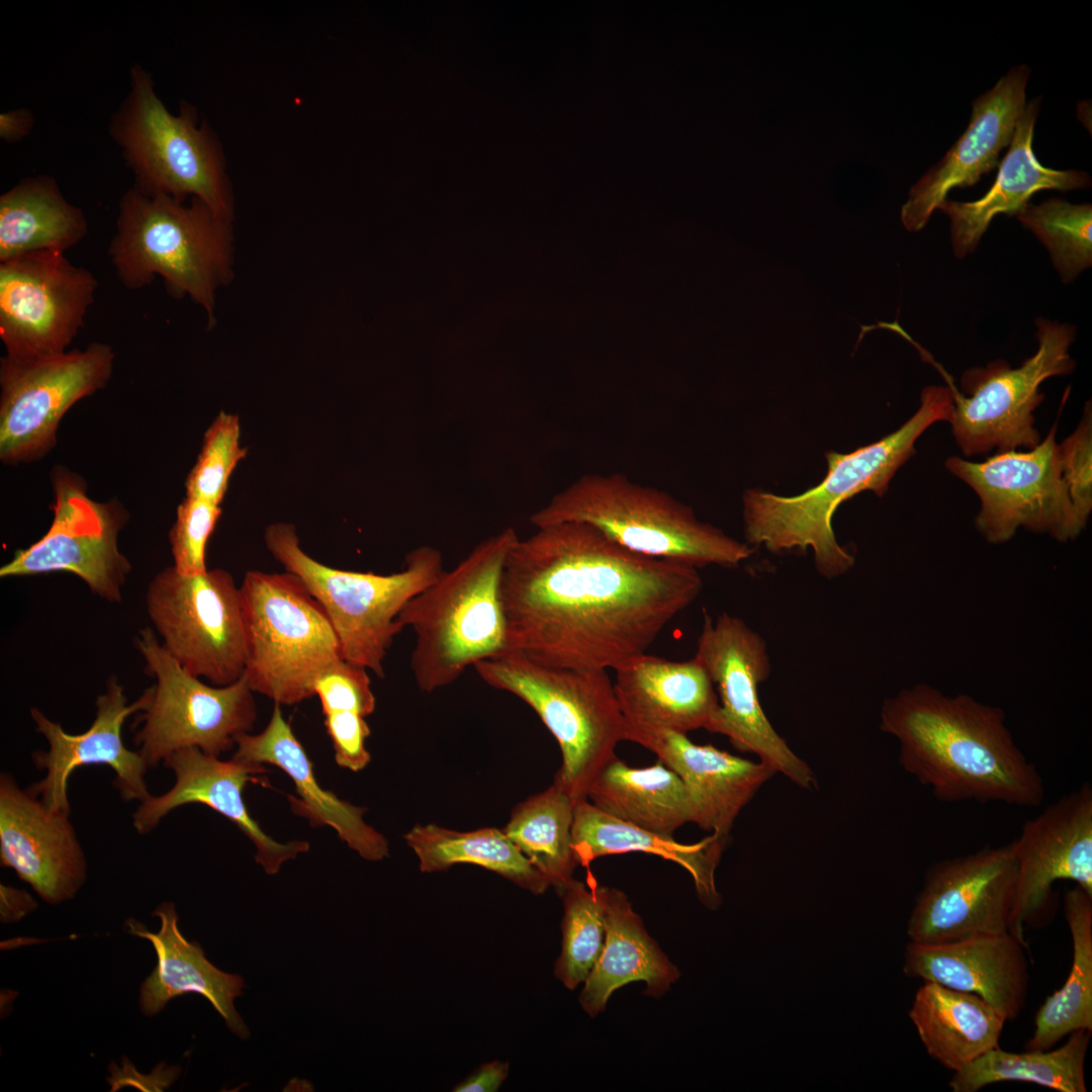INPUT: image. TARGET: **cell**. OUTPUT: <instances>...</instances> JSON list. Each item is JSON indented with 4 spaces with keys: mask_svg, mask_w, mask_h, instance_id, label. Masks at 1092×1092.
Listing matches in <instances>:
<instances>
[{
    "mask_svg": "<svg viewBox=\"0 0 1092 1092\" xmlns=\"http://www.w3.org/2000/svg\"><path fill=\"white\" fill-rule=\"evenodd\" d=\"M98 287L66 253L39 252L0 262V340L5 356L32 359L68 351Z\"/></svg>",
    "mask_w": 1092,
    "mask_h": 1092,
    "instance_id": "cell-18",
    "label": "cell"
},
{
    "mask_svg": "<svg viewBox=\"0 0 1092 1092\" xmlns=\"http://www.w3.org/2000/svg\"><path fill=\"white\" fill-rule=\"evenodd\" d=\"M324 716L337 764L352 771L364 769L371 760L365 746L371 730L365 717L349 711L331 712Z\"/></svg>",
    "mask_w": 1092,
    "mask_h": 1092,
    "instance_id": "cell-46",
    "label": "cell"
},
{
    "mask_svg": "<svg viewBox=\"0 0 1092 1092\" xmlns=\"http://www.w3.org/2000/svg\"><path fill=\"white\" fill-rule=\"evenodd\" d=\"M36 904L24 891L1 885V920L12 922L32 911Z\"/></svg>",
    "mask_w": 1092,
    "mask_h": 1092,
    "instance_id": "cell-49",
    "label": "cell"
},
{
    "mask_svg": "<svg viewBox=\"0 0 1092 1092\" xmlns=\"http://www.w3.org/2000/svg\"><path fill=\"white\" fill-rule=\"evenodd\" d=\"M0 861L53 905L74 898L86 880L70 814L51 810L7 772L0 776Z\"/></svg>",
    "mask_w": 1092,
    "mask_h": 1092,
    "instance_id": "cell-24",
    "label": "cell"
},
{
    "mask_svg": "<svg viewBox=\"0 0 1092 1092\" xmlns=\"http://www.w3.org/2000/svg\"><path fill=\"white\" fill-rule=\"evenodd\" d=\"M559 896L564 915L562 948L555 975L572 990L586 980L601 954L606 935L605 914L597 885L587 888L573 879Z\"/></svg>",
    "mask_w": 1092,
    "mask_h": 1092,
    "instance_id": "cell-41",
    "label": "cell"
},
{
    "mask_svg": "<svg viewBox=\"0 0 1092 1092\" xmlns=\"http://www.w3.org/2000/svg\"><path fill=\"white\" fill-rule=\"evenodd\" d=\"M615 671L614 691L626 727L714 732L719 698L697 657L673 661L644 653Z\"/></svg>",
    "mask_w": 1092,
    "mask_h": 1092,
    "instance_id": "cell-27",
    "label": "cell"
},
{
    "mask_svg": "<svg viewBox=\"0 0 1092 1092\" xmlns=\"http://www.w3.org/2000/svg\"><path fill=\"white\" fill-rule=\"evenodd\" d=\"M403 839L417 855L422 873L444 872L455 864L468 863L493 872L535 895L545 893L550 887L503 829L457 831L436 824H418Z\"/></svg>",
    "mask_w": 1092,
    "mask_h": 1092,
    "instance_id": "cell-36",
    "label": "cell"
},
{
    "mask_svg": "<svg viewBox=\"0 0 1092 1092\" xmlns=\"http://www.w3.org/2000/svg\"><path fill=\"white\" fill-rule=\"evenodd\" d=\"M146 605L163 647L185 670L214 686L243 675L242 598L230 572L216 568L187 575L167 566L150 581Z\"/></svg>",
    "mask_w": 1092,
    "mask_h": 1092,
    "instance_id": "cell-13",
    "label": "cell"
},
{
    "mask_svg": "<svg viewBox=\"0 0 1092 1092\" xmlns=\"http://www.w3.org/2000/svg\"><path fill=\"white\" fill-rule=\"evenodd\" d=\"M1064 914L1072 936V966L1063 987L1038 1008L1026 1051L1050 1050L1079 1029L1092 1031V896L1075 885L1064 895Z\"/></svg>",
    "mask_w": 1092,
    "mask_h": 1092,
    "instance_id": "cell-37",
    "label": "cell"
},
{
    "mask_svg": "<svg viewBox=\"0 0 1092 1092\" xmlns=\"http://www.w3.org/2000/svg\"><path fill=\"white\" fill-rule=\"evenodd\" d=\"M1029 76L1026 65L1013 67L972 102L966 130L910 188L901 208V220L907 231L922 230L952 188L973 186L982 175L999 166V155L1009 147L1025 108Z\"/></svg>",
    "mask_w": 1092,
    "mask_h": 1092,
    "instance_id": "cell-23",
    "label": "cell"
},
{
    "mask_svg": "<svg viewBox=\"0 0 1092 1092\" xmlns=\"http://www.w3.org/2000/svg\"><path fill=\"white\" fill-rule=\"evenodd\" d=\"M135 646L156 679L134 736L149 767L185 747L219 756L253 728L257 708L244 675L226 686L204 684L167 652L151 628L140 630Z\"/></svg>",
    "mask_w": 1092,
    "mask_h": 1092,
    "instance_id": "cell-12",
    "label": "cell"
},
{
    "mask_svg": "<svg viewBox=\"0 0 1092 1092\" xmlns=\"http://www.w3.org/2000/svg\"><path fill=\"white\" fill-rule=\"evenodd\" d=\"M220 515V505L207 499L186 496L180 503L169 532L173 566L179 572L194 575L207 570L206 547Z\"/></svg>",
    "mask_w": 1092,
    "mask_h": 1092,
    "instance_id": "cell-43",
    "label": "cell"
},
{
    "mask_svg": "<svg viewBox=\"0 0 1092 1092\" xmlns=\"http://www.w3.org/2000/svg\"><path fill=\"white\" fill-rule=\"evenodd\" d=\"M626 740L657 755L681 780L693 809V823L725 845L740 811L776 771L713 745H700L687 734L626 727Z\"/></svg>",
    "mask_w": 1092,
    "mask_h": 1092,
    "instance_id": "cell-25",
    "label": "cell"
},
{
    "mask_svg": "<svg viewBox=\"0 0 1092 1092\" xmlns=\"http://www.w3.org/2000/svg\"><path fill=\"white\" fill-rule=\"evenodd\" d=\"M108 132L133 174L136 189L176 199L198 198L219 217L234 219V198L221 145L196 109L182 101L173 114L154 79L139 64L129 88L111 115Z\"/></svg>",
    "mask_w": 1092,
    "mask_h": 1092,
    "instance_id": "cell-7",
    "label": "cell"
},
{
    "mask_svg": "<svg viewBox=\"0 0 1092 1092\" xmlns=\"http://www.w3.org/2000/svg\"><path fill=\"white\" fill-rule=\"evenodd\" d=\"M1016 877L1008 932L1027 947L1024 926L1055 912L1053 886L1068 880L1092 896V788L1086 782L1027 820L1012 841Z\"/></svg>",
    "mask_w": 1092,
    "mask_h": 1092,
    "instance_id": "cell-20",
    "label": "cell"
},
{
    "mask_svg": "<svg viewBox=\"0 0 1092 1092\" xmlns=\"http://www.w3.org/2000/svg\"><path fill=\"white\" fill-rule=\"evenodd\" d=\"M510 1065L491 1061L481 1065L468 1077L454 1086V1092H495L509 1076Z\"/></svg>",
    "mask_w": 1092,
    "mask_h": 1092,
    "instance_id": "cell-47",
    "label": "cell"
},
{
    "mask_svg": "<svg viewBox=\"0 0 1092 1092\" xmlns=\"http://www.w3.org/2000/svg\"><path fill=\"white\" fill-rule=\"evenodd\" d=\"M115 353L109 344L32 359H0V460L38 461L57 444L59 425L79 400L104 388Z\"/></svg>",
    "mask_w": 1092,
    "mask_h": 1092,
    "instance_id": "cell-14",
    "label": "cell"
},
{
    "mask_svg": "<svg viewBox=\"0 0 1092 1092\" xmlns=\"http://www.w3.org/2000/svg\"><path fill=\"white\" fill-rule=\"evenodd\" d=\"M572 848L579 866L618 853L644 852L674 861L692 876L700 900L715 909L721 897L715 886V870L725 844L711 834L696 843H681L673 836L655 833L613 817L587 799L574 806Z\"/></svg>",
    "mask_w": 1092,
    "mask_h": 1092,
    "instance_id": "cell-32",
    "label": "cell"
},
{
    "mask_svg": "<svg viewBox=\"0 0 1092 1092\" xmlns=\"http://www.w3.org/2000/svg\"><path fill=\"white\" fill-rule=\"evenodd\" d=\"M1038 347L1019 367L1011 368L1004 360L986 367L966 370L961 378L963 392L944 371L953 398L950 421L954 440L966 456L997 449H1031L1040 442L1034 427L1033 412L1042 402L1041 383L1050 377L1071 373L1075 361L1069 349L1075 329L1067 324L1039 318Z\"/></svg>",
    "mask_w": 1092,
    "mask_h": 1092,
    "instance_id": "cell-11",
    "label": "cell"
},
{
    "mask_svg": "<svg viewBox=\"0 0 1092 1092\" xmlns=\"http://www.w3.org/2000/svg\"><path fill=\"white\" fill-rule=\"evenodd\" d=\"M1091 1032L1073 1031L1055 1050L1010 1053L997 1046L954 1072L948 1086L952 1092H977L997 1082L1021 1081L1060 1092H1086L1084 1064Z\"/></svg>",
    "mask_w": 1092,
    "mask_h": 1092,
    "instance_id": "cell-39",
    "label": "cell"
},
{
    "mask_svg": "<svg viewBox=\"0 0 1092 1092\" xmlns=\"http://www.w3.org/2000/svg\"><path fill=\"white\" fill-rule=\"evenodd\" d=\"M153 916L161 921L158 932L149 931L133 919L126 922L129 933L152 943L158 959L155 970L141 986L142 1013L155 1016L171 999L197 993L212 1004L233 1033L241 1039L249 1038L250 1030L235 1008V999L243 994L245 987L243 978L217 969L206 959L199 943L190 942L182 935L173 902L161 903Z\"/></svg>",
    "mask_w": 1092,
    "mask_h": 1092,
    "instance_id": "cell-30",
    "label": "cell"
},
{
    "mask_svg": "<svg viewBox=\"0 0 1092 1092\" xmlns=\"http://www.w3.org/2000/svg\"><path fill=\"white\" fill-rule=\"evenodd\" d=\"M108 256L120 283L139 290L160 277L174 298L188 296L216 325V294L234 279L233 222L203 201L147 194L135 187L118 201Z\"/></svg>",
    "mask_w": 1092,
    "mask_h": 1092,
    "instance_id": "cell-4",
    "label": "cell"
},
{
    "mask_svg": "<svg viewBox=\"0 0 1092 1092\" xmlns=\"http://www.w3.org/2000/svg\"><path fill=\"white\" fill-rule=\"evenodd\" d=\"M880 728L902 767L940 801L1038 807L1042 778L1016 744L1001 708L925 684L885 700Z\"/></svg>",
    "mask_w": 1092,
    "mask_h": 1092,
    "instance_id": "cell-2",
    "label": "cell"
},
{
    "mask_svg": "<svg viewBox=\"0 0 1092 1092\" xmlns=\"http://www.w3.org/2000/svg\"><path fill=\"white\" fill-rule=\"evenodd\" d=\"M952 412L947 386H926L919 408L898 430L850 453H826L827 473L816 486L795 496L746 490L747 542L775 553L810 548L820 574L827 578L844 574L854 557L835 538L831 521L837 508L864 490L884 495L896 471L915 454L916 440L932 424L949 422Z\"/></svg>",
    "mask_w": 1092,
    "mask_h": 1092,
    "instance_id": "cell-3",
    "label": "cell"
},
{
    "mask_svg": "<svg viewBox=\"0 0 1092 1092\" xmlns=\"http://www.w3.org/2000/svg\"><path fill=\"white\" fill-rule=\"evenodd\" d=\"M1056 434L1057 423L1027 452H998L983 462L957 456L945 461L946 469L978 494L975 525L988 542H1007L1019 528L1067 542L1086 527L1062 477Z\"/></svg>",
    "mask_w": 1092,
    "mask_h": 1092,
    "instance_id": "cell-15",
    "label": "cell"
},
{
    "mask_svg": "<svg viewBox=\"0 0 1092 1092\" xmlns=\"http://www.w3.org/2000/svg\"><path fill=\"white\" fill-rule=\"evenodd\" d=\"M1062 477L1076 514L1086 526L1092 511V414L1090 402L1075 431L1059 444Z\"/></svg>",
    "mask_w": 1092,
    "mask_h": 1092,
    "instance_id": "cell-44",
    "label": "cell"
},
{
    "mask_svg": "<svg viewBox=\"0 0 1092 1092\" xmlns=\"http://www.w3.org/2000/svg\"><path fill=\"white\" fill-rule=\"evenodd\" d=\"M909 1017L928 1055L960 1071L999 1046L1005 1018L981 997L924 981Z\"/></svg>",
    "mask_w": 1092,
    "mask_h": 1092,
    "instance_id": "cell-33",
    "label": "cell"
},
{
    "mask_svg": "<svg viewBox=\"0 0 1092 1092\" xmlns=\"http://www.w3.org/2000/svg\"><path fill=\"white\" fill-rule=\"evenodd\" d=\"M237 415L220 412L207 428L196 462L185 481L186 496L221 504L230 478L245 458Z\"/></svg>",
    "mask_w": 1092,
    "mask_h": 1092,
    "instance_id": "cell-42",
    "label": "cell"
},
{
    "mask_svg": "<svg viewBox=\"0 0 1092 1092\" xmlns=\"http://www.w3.org/2000/svg\"><path fill=\"white\" fill-rule=\"evenodd\" d=\"M313 692L321 702L324 715L349 711L367 717L375 710L376 701L368 670L344 659L316 677Z\"/></svg>",
    "mask_w": 1092,
    "mask_h": 1092,
    "instance_id": "cell-45",
    "label": "cell"
},
{
    "mask_svg": "<svg viewBox=\"0 0 1092 1092\" xmlns=\"http://www.w3.org/2000/svg\"><path fill=\"white\" fill-rule=\"evenodd\" d=\"M697 657L718 690L720 710L713 733L726 736L734 748L758 760L804 789L816 778L775 730L758 699V685L770 674L764 639L742 619L720 614L715 620L704 610Z\"/></svg>",
    "mask_w": 1092,
    "mask_h": 1092,
    "instance_id": "cell-17",
    "label": "cell"
},
{
    "mask_svg": "<svg viewBox=\"0 0 1092 1092\" xmlns=\"http://www.w3.org/2000/svg\"><path fill=\"white\" fill-rule=\"evenodd\" d=\"M1027 947L1009 932L941 944L910 942L904 973L909 977L975 994L1005 1020L1024 1008L1029 974Z\"/></svg>",
    "mask_w": 1092,
    "mask_h": 1092,
    "instance_id": "cell-26",
    "label": "cell"
},
{
    "mask_svg": "<svg viewBox=\"0 0 1092 1092\" xmlns=\"http://www.w3.org/2000/svg\"><path fill=\"white\" fill-rule=\"evenodd\" d=\"M87 234L84 211L68 201L53 176L25 177L0 195V262L66 253Z\"/></svg>",
    "mask_w": 1092,
    "mask_h": 1092,
    "instance_id": "cell-34",
    "label": "cell"
},
{
    "mask_svg": "<svg viewBox=\"0 0 1092 1092\" xmlns=\"http://www.w3.org/2000/svg\"><path fill=\"white\" fill-rule=\"evenodd\" d=\"M1040 98L1026 103L999 164L996 180L988 192L974 201L945 199L938 207L950 220V240L956 257L973 252L991 221L1001 213L1017 215L1031 196L1041 190L1069 191L1090 186L1086 172L1055 170L1042 166L1032 150L1033 130Z\"/></svg>",
    "mask_w": 1092,
    "mask_h": 1092,
    "instance_id": "cell-29",
    "label": "cell"
},
{
    "mask_svg": "<svg viewBox=\"0 0 1092 1092\" xmlns=\"http://www.w3.org/2000/svg\"><path fill=\"white\" fill-rule=\"evenodd\" d=\"M597 888L604 908L606 935L601 954L579 996L582 1008L590 1016L603 1011L611 994L628 983L644 981L648 994L660 996L679 977V971L645 931L627 896L614 888Z\"/></svg>",
    "mask_w": 1092,
    "mask_h": 1092,
    "instance_id": "cell-31",
    "label": "cell"
},
{
    "mask_svg": "<svg viewBox=\"0 0 1092 1092\" xmlns=\"http://www.w3.org/2000/svg\"><path fill=\"white\" fill-rule=\"evenodd\" d=\"M52 524L33 544L14 552L0 568V577L70 572L101 599L118 603L131 564L118 548V535L128 514L117 499L97 502L87 494L85 479L63 466L51 472Z\"/></svg>",
    "mask_w": 1092,
    "mask_h": 1092,
    "instance_id": "cell-16",
    "label": "cell"
},
{
    "mask_svg": "<svg viewBox=\"0 0 1092 1092\" xmlns=\"http://www.w3.org/2000/svg\"><path fill=\"white\" fill-rule=\"evenodd\" d=\"M587 800L613 817L663 835L693 823L681 780L658 758L652 765L632 767L616 756L593 782Z\"/></svg>",
    "mask_w": 1092,
    "mask_h": 1092,
    "instance_id": "cell-35",
    "label": "cell"
},
{
    "mask_svg": "<svg viewBox=\"0 0 1092 1092\" xmlns=\"http://www.w3.org/2000/svg\"><path fill=\"white\" fill-rule=\"evenodd\" d=\"M536 528L566 522L590 525L637 554L696 568L737 566L753 553L692 508L663 490L619 473L584 474L557 492L530 517Z\"/></svg>",
    "mask_w": 1092,
    "mask_h": 1092,
    "instance_id": "cell-6",
    "label": "cell"
},
{
    "mask_svg": "<svg viewBox=\"0 0 1092 1092\" xmlns=\"http://www.w3.org/2000/svg\"><path fill=\"white\" fill-rule=\"evenodd\" d=\"M149 690L128 704L124 690L116 678L108 679L106 691L98 696L96 717L87 731L73 735L60 723L49 719L39 709L30 710L35 729L49 743L46 751L32 755L38 769H44L41 781L28 790L55 812L70 814L68 781L75 768L88 764H106L115 772L114 787L125 801L146 800L148 791L145 775L149 767L139 751L125 747L121 731L127 717L146 709Z\"/></svg>",
    "mask_w": 1092,
    "mask_h": 1092,
    "instance_id": "cell-21",
    "label": "cell"
},
{
    "mask_svg": "<svg viewBox=\"0 0 1092 1092\" xmlns=\"http://www.w3.org/2000/svg\"><path fill=\"white\" fill-rule=\"evenodd\" d=\"M264 542L285 571L299 577L322 605L343 659L381 678L388 650L403 629L399 614L445 570L441 552L428 545L410 551L404 568L391 574L333 568L304 552L296 527L283 522L266 527Z\"/></svg>",
    "mask_w": 1092,
    "mask_h": 1092,
    "instance_id": "cell-9",
    "label": "cell"
},
{
    "mask_svg": "<svg viewBox=\"0 0 1092 1092\" xmlns=\"http://www.w3.org/2000/svg\"><path fill=\"white\" fill-rule=\"evenodd\" d=\"M1015 877L1012 841L936 861L908 920L911 941L941 944L1008 932Z\"/></svg>",
    "mask_w": 1092,
    "mask_h": 1092,
    "instance_id": "cell-19",
    "label": "cell"
},
{
    "mask_svg": "<svg viewBox=\"0 0 1092 1092\" xmlns=\"http://www.w3.org/2000/svg\"><path fill=\"white\" fill-rule=\"evenodd\" d=\"M240 592L247 647L243 675L251 690L280 706L314 696L316 677L343 659L322 605L288 571L250 570Z\"/></svg>",
    "mask_w": 1092,
    "mask_h": 1092,
    "instance_id": "cell-10",
    "label": "cell"
},
{
    "mask_svg": "<svg viewBox=\"0 0 1092 1092\" xmlns=\"http://www.w3.org/2000/svg\"><path fill=\"white\" fill-rule=\"evenodd\" d=\"M702 587L698 568L629 551L590 525L540 527L506 559L509 651L554 667L617 670L646 653Z\"/></svg>",
    "mask_w": 1092,
    "mask_h": 1092,
    "instance_id": "cell-1",
    "label": "cell"
},
{
    "mask_svg": "<svg viewBox=\"0 0 1092 1092\" xmlns=\"http://www.w3.org/2000/svg\"><path fill=\"white\" fill-rule=\"evenodd\" d=\"M493 689L529 705L556 739L562 755L554 781L576 804L626 740V722L607 670L569 669L507 651L473 666Z\"/></svg>",
    "mask_w": 1092,
    "mask_h": 1092,
    "instance_id": "cell-8",
    "label": "cell"
},
{
    "mask_svg": "<svg viewBox=\"0 0 1092 1092\" xmlns=\"http://www.w3.org/2000/svg\"><path fill=\"white\" fill-rule=\"evenodd\" d=\"M518 538L507 527L484 539L399 614L400 626L416 636L410 665L422 692L445 688L469 666L509 651L502 579Z\"/></svg>",
    "mask_w": 1092,
    "mask_h": 1092,
    "instance_id": "cell-5",
    "label": "cell"
},
{
    "mask_svg": "<svg viewBox=\"0 0 1092 1092\" xmlns=\"http://www.w3.org/2000/svg\"><path fill=\"white\" fill-rule=\"evenodd\" d=\"M175 775V784L160 796L150 795L140 802L132 815L134 829L140 834L154 830L172 810L187 804H202L219 813L253 842L255 860L268 875H275L281 866L306 852V841L282 843L263 831L250 815L243 799L248 783L268 787L263 764L232 758L220 760L196 747L181 748L163 761Z\"/></svg>",
    "mask_w": 1092,
    "mask_h": 1092,
    "instance_id": "cell-22",
    "label": "cell"
},
{
    "mask_svg": "<svg viewBox=\"0 0 1092 1092\" xmlns=\"http://www.w3.org/2000/svg\"><path fill=\"white\" fill-rule=\"evenodd\" d=\"M236 745L234 758L275 765L292 780L298 797L288 796L291 809L312 827L333 828L341 840L366 860L378 861L388 856V841L364 821L365 809L340 799L317 783L313 763L284 719L279 704H274L262 732L242 733L236 738Z\"/></svg>",
    "mask_w": 1092,
    "mask_h": 1092,
    "instance_id": "cell-28",
    "label": "cell"
},
{
    "mask_svg": "<svg viewBox=\"0 0 1092 1092\" xmlns=\"http://www.w3.org/2000/svg\"><path fill=\"white\" fill-rule=\"evenodd\" d=\"M34 116L27 108H15L0 113V139L7 144L19 143L34 126Z\"/></svg>",
    "mask_w": 1092,
    "mask_h": 1092,
    "instance_id": "cell-48",
    "label": "cell"
},
{
    "mask_svg": "<svg viewBox=\"0 0 1092 1092\" xmlns=\"http://www.w3.org/2000/svg\"><path fill=\"white\" fill-rule=\"evenodd\" d=\"M575 803L553 784L517 804L503 829L508 838L560 895L579 866L572 848Z\"/></svg>",
    "mask_w": 1092,
    "mask_h": 1092,
    "instance_id": "cell-38",
    "label": "cell"
},
{
    "mask_svg": "<svg viewBox=\"0 0 1092 1092\" xmlns=\"http://www.w3.org/2000/svg\"><path fill=\"white\" fill-rule=\"evenodd\" d=\"M1049 251L1063 281H1073L1092 264V207L1051 198L1028 203L1017 215Z\"/></svg>",
    "mask_w": 1092,
    "mask_h": 1092,
    "instance_id": "cell-40",
    "label": "cell"
}]
</instances>
